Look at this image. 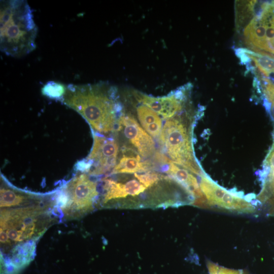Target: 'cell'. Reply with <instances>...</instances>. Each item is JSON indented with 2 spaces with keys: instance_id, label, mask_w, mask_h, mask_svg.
I'll use <instances>...</instances> for the list:
<instances>
[{
  "instance_id": "obj_11",
  "label": "cell",
  "mask_w": 274,
  "mask_h": 274,
  "mask_svg": "<svg viewBox=\"0 0 274 274\" xmlns=\"http://www.w3.org/2000/svg\"><path fill=\"white\" fill-rule=\"evenodd\" d=\"M141 161V159L139 154L135 156L124 155L114 167L112 173L131 174L148 170L150 168V164Z\"/></svg>"
},
{
  "instance_id": "obj_12",
  "label": "cell",
  "mask_w": 274,
  "mask_h": 274,
  "mask_svg": "<svg viewBox=\"0 0 274 274\" xmlns=\"http://www.w3.org/2000/svg\"><path fill=\"white\" fill-rule=\"evenodd\" d=\"M66 89V87L62 83L49 81L43 86L41 92L44 96L61 101L65 94Z\"/></svg>"
},
{
  "instance_id": "obj_14",
  "label": "cell",
  "mask_w": 274,
  "mask_h": 274,
  "mask_svg": "<svg viewBox=\"0 0 274 274\" xmlns=\"http://www.w3.org/2000/svg\"><path fill=\"white\" fill-rule=\"evenodd\" d=\"M207 266L210 274H248L244 270L225 268L211 261H208Z\"/></svg>"
},
{
  "instance_id": "obj_13",
  "label": "cell",
  "mask_w": 274,
  "mask_h": 274,
  "mask_svg": "<svg viewBox=\"0 0 274 274\" xmlns=\"http://www.w3.org/2000/svg\"><path fill=\"white\" fill-rule=\"evenodd\" d=\"M134 176L146 188L153 186L161 178H165V176L154 172H149L143 174L134 173Z\"/></svg>"
},
{
  "instance_id": "obj_10",
  "label": "cell",
  "mask_w": 274,
  "mask_h": 274,
  "mask_svg": "<svg viewBox=\"0 0 274 274\" xmlns=\"http://www.w3.org/2000/svg\"><path fill=\"white\" fill-rule=\"evenodd\" d=\"M136 113L141 124L146 131L152 136H158L162 129V121L159 114L142 104L136 107Z\"/></svg>"
},
{
  "instance_id": "obj_2",
  "label": "cell",
  "mask_w": 274,
  "mask_h": 274,
  "mask_svg": "<svg viewBox=\"0 0 274 274\" xmlns=\"http://www.w3.org/2000/svg\"><path fill=\"white\" fill-rule=\"evenodd\" d=\"M117 92L115 87L105 82L69 84L61 101L81 115L97 132L107 133L116 127L117 115L122 109Z\"/></svg>"
},
{
  "instance_id": "obj_6",
  "label": "cell",
  "mask_w": 274,
  "mask_h": 274,
  "mask_svg": "<svg viewBox=\"0 0 274 274\" xmlns=\"http://www.w3.org/2000/svg\"><path fill=\"white\" fill-rule=\"evenodd\" d=\"M98 195L96 183L86 174H79L56 193L57 207L64 219H79L93 210Z\"/></svg>"
},
{
  "instance_id": "obj_3",
  "label": "cell",
  "mask_w": 274,
  "mask_h": 274,
  "mask_svg": "<svg viewBox=\"0 0 274 274\" xmlns=\"http://www.w3.org/2000/svg\"><path fill=\"white\" fill-rule=\"evenodd\" d=\"M236 47L274 57V0L235 1Z\"/></svg>"
},
{
  "instance_id": "obj_1",
  "label": "cell",
  "mask_w": 274,
  "mask_h": 274,
  "mask_svg": "<svg viewBox=\"0 0 274 274\" xmlns=\"http://www.w3.org/2000/svg\"><path fill=\"white\" fill-rule=\"evenodd\" d=\"M55 194L1 208V274H18L33 260L36 243L57 221Z\"/></svg>"
},
{
  "instance_id": "obj_4",
  "label": "cell",
  "mask_w": 274,
  "mask_h": 274,
  "mask_svg": "<svg viewBox=\"0 0 274 274\" xmlns=\"http://www.w3.org/2000/svg\"><path fill=\"white\" fill-rule=\"evenodd\" d=\"M0 49L6 55L21 57L36 48L38 28L26 1H2L0 6Z\"/></svg>"
},
{
  "instance_id": "obj_16",
  "label": "cell",
  "mask_w": 274,
  "mask_h": 274,
  "mask_svg": "<svg viewBox=\"0 0 274 274\" xmlns=\"http://www.w3.org/2000/svg\"><path fill=\"white\" fill-rule=\"evenodd\" d=\"M269 162L270 166V171L268 179L274 180V150L271 153Z\"/></svg>"
},
{
  "instance_id": "obj_15",
  "label": "cell",
  "mask_w": 274,
  "mask_h": 274,
  "mask_svg": "<svg viewBox=\"0 0 274 274\" xmlns=\"http://www.w3.org/2000/svg\"><path fill=\"white\" fill-rule=\"evenodd\" d=\"M125 191L128 195L134 196L143 192L146 188L136 180H131L125 184Z\"/></svg>"
},
{
  "instance_id": "obj_8",
  "label": "cell",
  "mask_w": 274,
  "mask_h": 274,
  "mask_svg": "<svg viewBox=\"0 0 274 274\" xmlns=\"http://www.w3.org/2000/svg\"><path fill=\"white\" fill-rule=\"evenodd\" d=\"M118 145L112 139L93 134L91 151L85 161L77 165V169L90 175H99L109 171L116 165Z\"/></svg>"
},
{
  "instance_id": "obj_7",
  "label": "cell",
  "mask_w": 274,
  "mask_h": 274,
  "mask_svg": "<svg viewBox=\"0 0 274 274\" xmlns=\"http://www.w3.org/2000/svg\"><path fill=\"white\" fill-rule=\"evenodd\" d=\"M192 88V84L187 83L161 97L148 95L136 90H133L132 94L139 103L150 108L164 118L169 119L191 107Z\"/></svg>"
},
{
  "instance_id": "obj_9",
  "label": "cell",
  "mask_w": 274,
  "mask_h": 274,
  "mask_svg": "<svg viewBox=\"0 0 274 274\" xmlns=\"http://www.w3.org/2000/svg\"><path fill=\"white\" fill-rule=\"evenodd\" d=\"M117 128H124L125 136L143 157H149L155 152L152 138L140 126L132 116L122 114L117 121Z\"/></svg>"
},
{
  "instance_id": "obj_5",
  "label": "cell",
  "mask_w": 274,
  "mask_h": 274,
  "mask_svg": "<svg viewBox=\"0 0 274 274\" xmlns=\"http://www.w3.org/2000/svg\"><path fill=\"white\" fill-rule=\"evenodd\" d=\"M187 110L169 118L164 123L159 137L160 145L169 159L199 176L204 174L195 160L187 129L182 116Z\"/></svg>"
}]
</instances>
